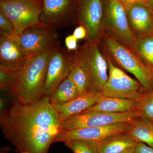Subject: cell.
Wrapping results in <instances>:
<instances>
[{
    "mask_svg": "<svg viewBox=\"0 0 153 153\" xmlns=\"http://www.w3.org/2000/svg\"><path fill=\"white\" fill-rule=\"evenodd\" d=\"M1 113L5 137L21 153H48L62 131L59 114L48 96L29 104L17 100Z\"/></svg>",
    "mask_w": 153,
    "mask_h": 153,
    "instance_id": "6da1fadb",
    "label": "cell"
},
{
    "mask_svg": "<svg viewBox=\"0 0 153 153\" xmlns=\"http://www.w3.org/2000/svg\"><path fill=\"white\" fill-rule=\"evenodd\" d=\"M59 41L40 55L28 58L19 68L10 92L23 104L37 101L43 97L49 58Z\"/></svg>",
    "mask_w": 153,
    "mask_h": 153,
    "instance_id": "7a4b0ae2",
    "label": "cell"
},
{
    "mask_svg": "<svg viewBox=\"0 0 153 153\" xmlns=\"http://www.w3.org/2000/svg\"><path fill=\"white\" fill-rule=\"evenodd\" d=\"M98 44L108 57L135 76L146 91L153 90V68L145 63L131 47L102 32Z\"/></svg>",
    "mask_w": 153,
    "mask_h": 153,
    "instance_id": "3957f363",
    "label": "cell"
},
{
    "mask_svg": "<svg viewBox=\"0 0 153 153\" xmlns=\"http://www.w3.org/2000/svg\"><path fill=\"white\" fill-rule=\"evenodd\" d=\"M42 7V0L0 1V12L12 22L14 36L27 29L46 26L40 20Z\"/></svg>",
    "mask_w": 153,
    "mask_h": 153,
    "instance_id": "277c9868",
    "label": "cell"
},
{
    "mask_svg": "<svg viewBox=\"0 0 153 153\" xmlns=\"http://www.w3.org/2000/svg\"><path fill=\"white\" fill-rule=\"evenodd\" d=\"M74 56L75 62L87 73L89 92H100L107 82L108 68L106 57L100 51L98 43L86 42Z\"/></svg>",
    "mask_w": 153,
    "mask_h": 153,
    "instance_id": "5b68a950",
    "label": "cell"
},
{
    "mask_svg": "<svg viewBox=\"0 0 153 153\" xmlns=\"http://www.w3.org/2000/svg\"><path fill=\"white\" fill-rule=\"evenodd\" d=\"M106 57L108 78L100 91L102 96L140 100L147 91L139 82L118 68L109 57Z\"/></svg>",
    "mask_w": 153,
    "mask_h": 153,
    "instance_id": "8992f818",
    "label": "cell"
},
{
    "mask_svg": "<svg viewBox=\"0 0 153 153\" xmlns=\"http://www.w3.org/2000/svg\"><path fill=\"white\" fill-rule=\"evenodd\" d=\"M141 116L140 110L111 113L83 112L69 117L61 123L62 130L71 131L85 128L104 126L120 123H131Z\"/></svg>",
    "mask_w": 153,
    "mask_h": 153,
    "instance_id": "52a82bcc",
    "label": "cell"
},
{
    "mask_svg": "<svg viewBox=\"0 0 153 153\" xmlns=\"http://www.w3.org/2000/svg\"><path fill=\"white\" fill-rule=\"evenodd\" d=\"M103 31L108 30L111 36L131 47L136 39L129 24L126 10L120 0H104Z\"/></svg>",
    "mask_w": 153,
    "mask_h": 153,
    "instance_id": "ba28073f",
    "label": "cell"
},
{
    "mask_svg": "<svg viewBox=\"0 0 153 153\" xmlns=\"http://www.w3.org/2000/svg\"><path fill=\"white\" fill-rule=\"evenodd\" d=\"M104 9V0H76V20L87 31L86 43H98L103 32Z\"/></svg>",
    "mask_w": 153,
    "mask_h": 153,
    "instance_id": "9c48e42d",
    "label": "cell"
},
{
    "mask_svg": "<svg viewBox=\"0 0 153 153\" xmlns=\"http://www.w3.org/2000/svg\"><path fill=\"white\" fill-rule=\"evenodd\" d=\"M13 36L27 59L40 55L58 41L55 30L47 26L27 29Z\"/></svg>",
    "mask_w": 153,
    "mask_h": 153,
    "instance_id": "30bf717a",
    "label": "cell"
},
{
    "mask_svg": "<svg viewBox=\"0 0 153 153\" xmlns=\"http://www.w3.org/2000/svg\"><path fill=\"white\" fill-rule=\"evenodd\" d=\"M40 20L56 30L68 27L76 20V0H42Z\"/></svg>",
    "mask_w": 153,
    "mask_h": 153,
    "instance_id": "8fae6325",
    "label": "cell"
},
{
    "mask_svg": "<svg viewBox=\"0 0 153 153\" xmlns=\"http://www.w3.org/2000/svg\"><path fill=\"white\" fill-rule=\"evenodd\" d=\"M74 56L59 44L49 58L43 97H49L69 75L74 64Z\"/></svg>",
    "mask_w": 153,
    "mask_h": 153,
    "instance_id": "7c38bea8",
    "label": "cell"
},
{
    "mask_svg": "<svg viewBox=\"0 0 153 153\" xmlns=\"http://www.w3.org/2000/svg\"><path fill=\"white\" fill-rule=\"evenodd\" d=\"M131 123H120L104 126L85 128L74 130H62L54 140V142H64L72 140H83L100 141L114 134L127 130Z\"/></svg>",
    "mask_w": 153,
    "mask_h": 153,
    "instance_id": "4fadbf2b",
    "label": "cell"
},
{
    "mask_svg": "<svg viewBox=\"0 0 153 153\" xmlns=\"http://www.w3.org/2000/svg\"><path fill=\"white\" fill-rule=\"evenodd\" d=\"M129 24L136 37L149 34L153 24V14L143 1L125 6Z\"/></svg>",
    "mask_w": 153,
    "mask_h": 153,
    "instance_id": "5bb4252c",
    "label": "cell"
},
{
    "mask_svg": "<svg viewBox=\"0 0 153 153\" xmlns=\"http://www.w3.org/2000/svg\"><path fill=\"white\" fill-rule=\"evenodd\" d=\"M27 59L13 36L0 32L1 64L19 68Z\"/></svg>",
    "mask_w": 153,
    "mask_h": 153,
    "instance_id": "9a60e30c",
    "label": "cell"
},
{
    "mask_svg": "<svg viewBox=\"0 0 153 153\" xmlns=\"http://www.w3.org/2000/svg\"><path fill=\"white\" fill-rule=\"evenodd\" d=\"M102 96L100 92H88L65 104L53 106L59 114L62 123L69 117L79 114L89 109L98 102Z\"/></svg>",
    "mask_w": 153,
    "mask_h": 153,
    "instance_id": "2e32d148",
    "label": "cell"
},
{
    "mask_svg": "<svg viewBox=\"0 0 153 153\" xmlns=\"http://www.w3.org/2000/svg\"><path fill=\"white\" fill-rule=\"evenodd\" d=\"M140 100L102 96L97 103L85 112H104L118 113L139 110Z\"/></svg>",
    "mask_w": 153,
    "mask_h": 153,
    "instance_id": "e0dca14e",
    "label": "cell"
},
{
    "mask_svg": "<svg viewBox=\"0 0 153 153\" xmlns=\"http://www.w3.org/2000/svg\"><path fill=\"white\" fill-rule=\"evenodd\" d=\"M137 142L125 132L114 134L97 142L99 153H122Z\"/></svg>",
    "mask_w": 153,
    "mask_h": 153,
    "instance_id": "ac0fdd59",
    "label": "cell"
},
{
    "mask_svg": "<svg viewBox=\"0 0 153 153\" xmlns=\"http://www.w3.org/2000/svg\"><path fill=\"white\" fill-rule=\"evenodd\" d=\"M126 132L137 142H143L153 148V122L142 117L132 122Z\"/></svg>",
    "mask_w": 153,
    "mask_h": 153,
    "instance_id": "d6986e66",
    "label": "cell"
},
{
    "mask_svg": "<svg viewBox=\"0 0 153 153\" xmlns=\"http://www.w3.org/2000/svg\"><path fill=\"white\" fill-rule=\"evenodd\" d=\"M79 96L76 86L68 76L50 94L49 99L52 105H59L69 102Z\"/></svg>",
    "mask_w": 153,
    "mask_h": 153,
    "instance_id": "ffe728a7",
    "label": "cell"
},
{
    "mask_svg": "<svg viewBox=\"0 0 153 153\" xmlns=\"http://www.w3.org/2000/svg\"><path fill=\"white\" fill-rule=\"evenodd\" d=\"M132 48L143 60L153 68V35L137 37Z\"/></svg>",
    "mask_w": 153,
    "mask_h": 153,
    "instance_id": "44dd1931",
    "label": "cell"
},
{
    "mask_svg": "<svg viewBox=\"0 0 153 153\" xmlns=\"http://www.w3.org/2000/svg\"><path fill=\"white\" fill-rule=\"evenodd\" d=\"M68 77L76 86L80 96L89 92V80L87 73L84 68L75 60Z\"/></svg>",
    "mask_w": 153,
    "mask_h": 153,
    "instance_id": "7402d4cb",
    "label": "cell"
},
{
    "mask_svg": "<svg viewBox=\"0 0 153 153\" xmlns=\"http://www.w3.org/2000/svg\"><path fill=\"white\" fill-rule=\"evenodd\" d=\"M63 143L73 153H99L97 142L83 140H72Z\"/></svg>",
    "mask_w": 153,
    "mask_h": 153,
    "instance_id": "603a6c76",
    "label": "cell"
},
{
    "mask_svg": "<svg viewBox=\"0 0 153 153\" xmlns=\"http://www.w3.org/2000/svg\"><path fill=\"white\" fill-rule=\"evenodd\" d=\"M19 68H12L1 64L0 65V88L10 91Z\"/></svg>",
    "mask_w": 153,
    "mask_h": 153,
    "instance_id": "cb8c5ba5",
    "label": "cell"
},
{
    "mask_svg": "<svg viewBox=\"0 0 153 153\" xmlns=\"http://www.w3.org/2000/svg\"><path fill=\"white\" fill-rule=\"evenodd\" d=\"M139 110L141 117L153 122V90L147 91L141 99Z\"/></svg>",
    "mask_w": 153,
    "mask_h": 153,
    "instance_id": "d4e9b609",
    "label": "cell"
},
{
    "mask_svg": "<svg viewBox=\"0 0 153 153\" xmlns=\"http://www.w3.org/2000/svg\"><path fill=\"white\" fill-rule=\"evenodd\" d=\"M0 32L8 36H15L14 28L12 22L0 12Z\"/></svg>",
    "mask_w": 153,
    "mask_h": 153,
    "instance_id": "484cf974",
    "label": "cell"
},
{
    "mask_svg": "<svg viewBox=\"0 0 153 153\" xmlns=\"http://www.w3.org/2000/svg\"><path fill=\"white\" fill-rule=\"evenodd\" d=\"M65 42L68 51H77L78 48L77 39L73 34L67 36L65 38Z\"/></svg>",
    "mask_w": 153,
    "mask_h": 153,
    "instance_id": "4316f807",
    "label": "cell"
},
{
    "mask_svg": "<svg viewBox=\"0 0 153 153\" xmlns=\"http://www.w3.org/2000/svg\"><path fill=\"white\" fill-rule=\"evenodd\" d=\"M134 153H153V148L145 143L138 142L135 148Z\"/></svg>",
    "mask_w": 153,
    "mask_h": 153,
    "instance_id": "83f0119b",
    "label": "cell"
},
{
    "mask_svg": "<svg viewBox=\"0 0 153 153\" xmlns=\"http://www.w3.org/2000/svg\"><path fill=\"white\" fill-rule=\"evenodd\" d=\"M87 34V31L85 28L80 25L74 30L73 35L77 40H79L86 38Z\"/></svg>",
    "mask_w": 153,
    "mask_h": 153,
    "instance_id": "f1b7e54d",
    "label": "cell"
},
{
    "mask_svg": "<svg viewBox=\"0 0 153 153\" xmlns=\"http://www.w3.org/2000/svg\"><path fill=\"white\" fill-rule=\"evenodd\" d=\"M120 1H121L122 2H123L125 6L128 5L139 1H143L145 2V0H120Z\"/></svg>",
    "mask_w": 153,
    "mask_h": 153,
    "instance_id": "f546056e",
    "label": "cell"
},
{
    "mask_svg": "<svg viewBox=\"0 0 153 153\" xmlns=\"http://www.w3.org/2000/svg\"><path fill=\"white\" fill-rule=\"evenodd\" d=\"M145 3L153 14V0H146Z\"/></svg>",
    "mask_w": 153,
    "mask_h": 153,
    "instance_id": "4dcf8cb0",
    "label": "cell"
},
{
    "mask_svg": "<svg viewBox=\"0 0 153 153\" xmlns=\"http://www.w3.org/2000/svg\"><path fill=\"white\" fill-rule=\"evenodd\" d=\"M135 148V146L129 148V149L126 150V151H125L124 152H123L122 153H134Z\"/></svg>",
    "mask_w": 153,
    "mask_h": 153,
    "instance_id": "1f68e13d",
    "label": "cell"
},
{
    "mask_svg": "<svg viewBox=\"0 0 153 153\" xmlns=\"http://www.w3.org/2000/svg\"><path fill=\"white\" fill-rule=\"evenodd\" d=\"M151 33H152V34L153 35V24L152 28V32H151Z\"/></svg>",
    "mask_w": 153,
    "mask_h": 153,
    "instance_id": "d6a6232c",
    "label": "cell"
},
{
    "mask_svg": "<svg viewBox=\"0 0 153 153\" xmlns=\"http://www.w3.org/2000/svg\"><path fill=\"white\" fill-rule=\"evenodd\" d=\"M21 153H27V152H22Z\"/></svg>",
    "mask_w": 153,
    "mask_h": 153,
    "instance_id": "836d02e7",
    "label": "cell"
},
{
    "mask_svg": "<svg viewBox=\"0 0 153 153\" xmlns=\"http://www.w3.org/2000/svg\"><path fill=\"white\" fill-rule=\"evenodd\" d=\"M2 1H9V0H2Z\"/></svg>",
    "mask_w": 153,
    "mask_h": 153,
    "instance_id": "e575fe53",
    "label": "cell"
},
{
    "mask_svg": "<svg viewBox=\"0 0 153 153\" xmlns=\"http://www.w3.org/2000/svg\"><path fill=\"white\" fill-rule=\"evenodd\" d=\"M145 2H146V0H145Z\"/></svg>",
    "mask_w": 153,
    "mask_h": 153,
    "instance_id": "d590c367",
    "label": "cell"
}]
</instances>
